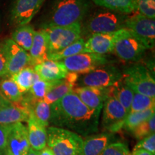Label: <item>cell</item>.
<instances>
[{"label": "cell", "mask_w": 155, "mask_h": 155, "mask_svg": "<svg viewBox=\"0 0 155 155\" xmlns=\"http://www.w3.org/2000/svg\"><path fill=\"white\" fill-rule=\"evenodd\" d=\"M88 9L87 0H54L48 21L42 28L69 26L80 23Z\"/></svg>", "instance_id": "cell-2"}, {"label": "cell", "mask_w": 155, "mask_h": 155, "mask_svg": "<svg viewBox=\"0 0 155 155\" xmlns=\"http://www.w3.org/2000/svg\"><path fill=\"white\" fill-rule=\"evenodd\" d=\"M123 81L134 92L155 98V80L148 69L141 64L126 68Z\"/></svg>", "instance_id": "cell-4"}, {"label": "cell", "mask_w": 155, "mask_h": 155, "mask_svg": "<svg viewBox=\"0 0 155 155\" xmlns=\"http://www.w3.org/2000/svg\"><path fill=\"white\" fill-rule=\"evenodd\" d=\"M33 71L44 81L64 80L68 71L60 61L48 60L33 66Z\"/></svg>", "instance_id": "cell-18"}, {"label": "cell", "mask_w": 155, "mask_h": 155, "mask_svg": "<svg viewBox=\"0 0 155 155\" xmlns=\"http://www.w3.org/2000/svg\"><path fill=\"white\" fill-rule=\"evenodd\" d=\"M27 155H39L38 151H35L32 149L30 148V150H28V153H27Z\"/></svg>", "instance_id": "cell-42"}, {"label": "cell", "mask_w": 155, "mask_h": 155, "mask_svg": "<svg viewBox=\"0 0 155 155\" xmlns=\"http://www.w3.org/2000/svg\"><path fill=\"white\" fill-rule=\"evenodd\" d=\"M153 108H155V98L134 92L129 113L142 111Z\"/></svg>", "instance_id": "cell-31"}, {"label": "cell", "mask_w": 155, "mask_h": 155, "mask_svg": "<svg viewBox=\"0 0 155 155\" xmlns=\"http://www.w3.org/2000/svg\"><path fill=\"white\" fill-rule=\"evenodd\" d=\"M134 11L149 18L155 17V0H133Z\"/></svg>", "instance_id": "cell-33"}, {"label": "cell", "mask_w": 155, "mask_h": 155, "mask_svg": "<svg viewBox=\"0 0 155 155\" xmlns=\"http://www.w3.org/2000/svg\"><path fill=\"white\" fill-rule=\"evenodd\" d=\"M125 28L131 31L139 39L146 49H152L155 45V20L144 15L137 14L127 17Z\"/></svg>", "instance_id": "cell-9"}, {"label": "cell", "mask_w": 155, "mask_h": 155, "mask_svg": "<svg viewBox=\"0 0 155 155\" xmlns=\"http://www.w3.org/2000/svg\"><path fill=\"white\" fill-rule=\"evenodd\" d=\"M129 149L124 143L109 144L99 155H130Z\"/></svg>", "instance_id": "cell-34"}, {"label": "cell", "mask_w": 155, "mask_h": 155, "mask_svg": "<svg viewBox=\"0 0 155 155\" xmlns=\"http://www.w3.org/2000/svg\"><path fill=\"white\" fill-rule=\"evenodd\" d=\"M112 136L109 133L93 134L83 140V155H99L109 144Z\"/></svg>", "instance_id": "cell-21"}, {"label": "cell", "mask_w": 155, "mask_h": 155, "mask_svg": "<svg viewBox=\"0 0 155 155\" xmlns=\"http://www.w3.org/2000/svg\"><path fill=\"white\" fill-rule=\"evenodd\" d=\"M47 146L55 155H83L82 137L63 128L48 127Z\"/></svg>", "instance_id": "cell-3"}, {"label": "cell", "mask_w": 155, "mask_h": 155, "mask_svg": "<svg viewBox=\"0 0 155 155\" xmlns=\"http://www.w3.org/2000/svg\"><path fill=\"white\" fill-rule=\"evenodd\" d=\"M146 50V48L130 30L123 28L118 31L113 53L122 61H139L143 57Z\"/></svg>", "instance_id": "cell-5"}, {"label": "cell", "mask_w": 155, "mask_h": 155, "mask_svg": "<svg viewBox=\"0 0 155 155\" xmlns=\"http://www.w3.org/2000/svg\"><path fill=\"white\" fill-rule=\"evenodd\" d=\"M30 111L22 104L9 103L0 108V124H14L28 121Z\"/></svg>", "instance_id": "cell-20"}, {"label": "cell", "mask_w": 155, "mask_h": 155, "mask_svg": "<svg viewBox=\"0 0 155 155\" xmlns=\"http://www.w3.org/2000/svg\"><path fill=\"white\" fill-rule=\"evenodd\" d=\"M123 79V73L113 65H102L78 78V86L109 88Z\"/></svg>", "instance_id": "cell-8"}, {"label": "cell", "mask_w": 155, "mask_h": 155, "mask_svg": "<svg viewBox=\"0 0 155 155\" xmlns=\"http://www.w3.org/2000/svg\"><path fill=\"white\" fill-rule=\"evenodd\" d=\"M127 15L104 9L94 13L87 22L86 28L93 34L113 33L125 28Z\"/></svg>", "instance_id": "cell-6"}, {"label": "cell", "mask_w": 155, "mask_h": 155, "mask_svg": "<svg viewBox=\"0 0 155 155\" xmlns=\"http://www.w3.org/2000/svg\"><path fill=\"white\" fill-rule=\"evenodd\" d=\"M45 0H14L10 9V20L17 27L28 25L38 14Z\"/></svg>", "instance_id": "cell-12"}, {"label": "cell", "mask_w": 155, "mask_h": 155, "mask_svg": "<svg viewBox=\"0 0 155 155\" xmlns=\"http://www.w3.org/2000/svg\"><path fill=\"white\" fill-rule=\"evenodd\" d=\"M109 90L110 94L118 100L129 114L134 92L126 84L123 79L109 87Z\"/></svg>", "instance_id": "cell-22"}, {"label": "cell", "mask_w": 155, "mask_h": 155, "mask_svg": "<svg viewBox=\"0 0 155 155\" xmlns=\"http://www.w3.org/2000/svg\"><path fill=\"white\" fill-rule=\"evenodd\" d=\"M30 146L28 128L22 122L14 124L7 137L6 155H27Z\"/></svg>", "instance_id": "cell-14"}, {"label": "cell", "mask_w": 155, "mask_h": 155, "mask_svg": "<svg viewBox=\"0 0 155 155\" xmlns=\"http://www.w3.org/2000/svg\"><path fill=\"white\" fill-rule=\"evenodd\" d=\"M8 76L7 75V58L2 44H0V78Z\"/></svg>", "instance_id": "cell-37"}, {"label": "cell", "mask_w": 155, "mask_h": 155, "mask_svg": "<svg viewBox=\"0 0 155 155\" xmlns=\"http://www.w3.org/2000/svg\"><path fill=\"white\" fill-rule=\"evenodd\" d=\"M73 88L74 85L68 83L65 80H61L50 89L42 100L49 105H52L65 95L72 92Z\"/></svg>", "instance_id": "cell-27"}, {"label": "cell", "mask_w": 155, "mask_h": 155, "mask_svg": "<svg viewBox=\"0 0 155 155\" xmlns=\"http://www.w3.org/2000/svg\"><path fill=\"white\" fill-rule=\"evenodd\" d=\"M155 131V114L151 116L150 119L143 121L140 124L136 127L131 131L136 139H141L148 137L152 134H154Z\"/></svg>", "instance_id": "cell-32"}, {"label": "cell", "mask_w": 155, "mask_h": 155, "mask_svg": "<svg viewBox=\"0 0 155 155\" xmlns=\"http://www.w3.org/2000/svg\"><path fill=\"white\" fill-rule=\"evenodd\" d=\"M60 62L63 63L68 72L78 74H86L97 68L110 63L105 55L91 53L77 54Z\"/></svg>", "instance_id": "cell-11"}, {"label": "cell", "mask_w": 155, "mask_h": 155, "mask_svg": "<svg viewBox=\"0 0 155 155\" xmlns=\"http://www.w3.org/2000/svg\"><path fill=\"white\" fill-rule=\"evenodd\" d=\"M38 154L39 155H55L51 149L49 148L48 146H46L42 150L39 151Z\"/></svg>", "instance_id": "cell-39"}, {"label": "cell", "mask_w": 155, "mask_h": 155, "mask_svg": "<svg viewBox=\"0 0 155 155\" xmlns=\"http://www.w3.org/2000/svg\"><path fill=\"white\" fill-rule=\"evenodd\" d=\"M96 5L123 15L134 12L133 0H93Z\"/></svg>", "instance_id": "cell-26"}, {"label": "cell", "mask_w": 155, "mask_h": 155, "mask_svg": "<svg viewBox=\"0 0 155 155\" xmlns=\"http://www.w3.org/2000/svg\"><path fill=\"white\" fill-rule=\"evenodd\" d=\"M47 35L48 55L57 53L81 38V24L42 28Z\"/></svg>", "instance_id": "cell-7"}, {"label": "cell", "mask_w": 155, "mask_h": 155, "mask_svg": "<svg viewBox=\"0 0 155 155\" xmlns=\"http://www.w3.org/2000/svg\"><path fill=\"white\" fill-rule=\"evenodd\" d=\"M28 53L30 55V66H35L48 60L47 35L43 29L35 31L33 42Z\"/></svg>", "instance_id": "cell-19"}, {"label": "cell", "mask_w": 155, "mask_h": 155, "mask_svg": "<svg viewBox=\"0 0 155 155\" xmlns=\"http://www.w3.org/2000/svg\"><path fill=\"white\" fill-rule=\"evenodd\" d=\"M30 111L32 112L37 120L45 127H49L50 117V105L45 102L43 100L36 101L30 108Z\"/></svg>", "instance_id": "cell-30"}, {"label": "cell", "mask_w": 155, "mask_h": 155, "mask_svg": "<svg viewBox=\"0 0 155 155\" xmlns=\"http://www.w3.org/2000/svg\"><path fill=\"white\" fill-rule=\"evenodd\" d=\"M119 31V30H118ZM118 31L113 33L93 34L84 44V53L105 55L113 52L118 36Z\"/></svg>", "instance_id": "cell-16"}, {"label": "cell", "mask_w": 155, "mask_h": 155, "mask_svg": "<svg viewBox=\"0 0 155 155\" xmlns=\"http://www.w3.org/2000/svg\"><path fill=\"white\" fill-rule=\"evenodd\" d=\"M73 92L89 108L101 110L104 101L109 95L110 90L109 88L78 86L73 88Z\"/></svg>", "instance_id": "cell-15"}, {"label": "cell", "mask_w": 155, "mask_h": 155, "mask_svg": "<svg viewBox=\"0 0 155 155\" xmlns=\"http://www.w3.org/2000/svg\"><path fill=\"white\" fill-rule=\"evenodd\" d=\"M13 124H0V150L5 152L7 146V137Z\"/></svg>", "instance_id": "cell-36"}, {"label": "cell", "mask_w": 155, "mask_h": 155, "mask_svg": "<svg viewBox=\"0 0 155 155\" xmlns=\"http://www.w3.org/2000/svg\"><path fill=\"white\" fill-rule=\"evenodd\" d=\"M101 112L89 108L72 91L50 105L49 124L87 137L98 131Z\"/></svg>", "instance_id": "cell-1"}, {"label": "cell", "mask_w": 155, "mask_h": 155, "mask_svg": "<svg viewBox=\"0 0 155 155\" xmlns=\"http://www.w3.org/2000/svg\"><path fill=\"white\" fill-rule=\"evenodd\" d=\"M101 111V124L106 130L114 133L122 129L128 112L110 93L104 101Z\"/></svg>", "instance_id": "cell-10"}, {"label": "cell", "mask_w": 155, "mask_h": 155, "mask_svg": "<svg viewBox=\"0 0 155 155\" xmlns=\"http://www.w3.org/2000/svg\"><path fill=\"white\" fill-rule=\"evenodd\" d=\"M85 41L83 39L80 38L71 45L61 50V51L49 54L48 56V60L54 61H61L63 60L73 56L77 54L84 53Z\"/></svg>", "instance_id": "cell-28"}, {"label": "cell", "mask_w": 155, "mask_h": 155, "mask_svg": "<svg viewBox=\"0 0 155 155\" xmlns=\"http://www.w3.org/2000/svg\"><path fill=\"white\" fill-rule=\"evenodd\" d=\"M9 101H7L6 98L4 97L1 94V93H0V108L2 107V106H5V105H7V104H9Z\"/></svg>", "instance_id": "cell-41"}, {"label": "cell", "mask_w": 155, "mask_h": 155, "mask_svg": "<svg viewBox=\"0 0 155 155\" xmlns=\"http://www.w3.org/2000/svg\"><path fill=\"white\" fill-rule=\"evenodd\" d=\"M130 155H154L152 154V153L147 152L146 150H135L132 151Z\"/></svg>", "instance_id": "cell-40"}, {"label": "cell", "mask_w": 155, "mask_h": 155, "mask_svg": "<svg viewBox=\"0 0 155 155\" xmlns=\"http://www.w3.org/2000/svg\"><path fill=\"white\" fill-rule=\"evenodd\" d=\"M0 93L7 101L14 104L22 101L23 94L11 77H4L0 81Z\"/></svg>", "instance_id": "cell-25"}, {"label": "cell", "mask_w": 155, "mask_h": 155, "mask_svg": "<svg viewBox=\"0 0 155 155\" xmlns=\"http://www.w3.org/2000/svg\"><path fill=\"white\" fill-rule=\"evenodd\" d=\"M78 78L79 76L78 73L73 72H68L66 75H65V78H64V80L67 81L68 83H71V84H73L75 86V83H77L78 80Z\"/></svg>", "instance_id": "cell-38"}, {"label": "cell", "mask_w": 155, "mask_h": 155, "mask_svg": "<svg viewBox=\"0 0 155 155\" xmlns=\"http://www.w3.org/2000/svg\"><path fill=\"white\" fill-rule=\"evenodd\" d=\"M22 94L28 93L32 87L35 81L39 78L38 74H36L32 68H25L18 73L10 76Z\"/></svg>", "instance_id": "cell-24"}, {"label": "cell", "mask_w": 155, "mask_h": 155, "mask_svg": "<svg viewBox=\"0 0 155 155\" xmlns=\"http://www.w3.org/2000/svg\"><path fill=\"white\" fill-rule=\"evenodd\" d=\"M27 122L30 148L39 152L47 146V128L37 120L31 111Z\"/></svg>", "instance_id": "cell-17"}, {"label": "cell", "mask_w": 155, "mask_h": 155, "mask_svg": "<svg viewBox=\"0 0 155 155\" xmlns=\"http://www.w3.org/2000/svg\"><path fill=\"white\" fill-rule=\"evenodd\" d=\"M154 112L155 108H153L142 111L129 113L127 117H126L124 122L123 128L122 129H124L126 130L131 132L136 127L140 124L143 121L150 119L151 116L154 115Z\"/></svg>", "instance_id": "cell-29"}, {"label": "cell", "mask_w": 155, "mask_h": 155, "mask_svg": "<svg viewBox=\"0 0 155 155\" xmlns=\"http://www.w3.org/2000/svg\"><path fill=\"white\" fill-rule=\"evenodd\" d=\"M135 150H144L147 152L155 154V134H152L145 138L141 139L134 148Z\"/></svg>", "instance_id": "cell-35"}, {"label": "cell", "mask_w": 155, "mask_h": 155, "mask_svg": "<svg viewBox=\"0 0 155 155\" xmlns=\"http://www.w3.org/2000/svg\"><path fill=\"white\" fill-rule=\"evenodd\" d=\"M35 30L31 25L19 26L12 34V40L25 51H30L33 42Z\"/></svg>", "instance_id": "cell-23"}, {"label": "cell", "mask_w": 155, "mask_h": 155, "mask_svg": "<svg viewBox=\"0 0 155 155\" xmlns=\"http://www.w3.org/2000/svg\"><path fill=\"white\" fill-rule=\"evenodd\" d=\"M0 155H6L5 152H3V151H1L0 150Z\"/></svg>", "instance_id": "cell-43"}, {"label": "cell", "mask_w": 155, "mask_h": 155, "mask_svg": "<svg viewBox=\"0 0 155 155\" xmlns=\"http://www.w3.org/2000/svg\"><path fill=\"white\" fill-rule=\"evenodd\" d=\"M2 45L7 58L8 76L15 75L30 65L28 52L19 47L11 38L7 39Z\"/></svg>", "instance_id": "cell-13"}]
</instances>
